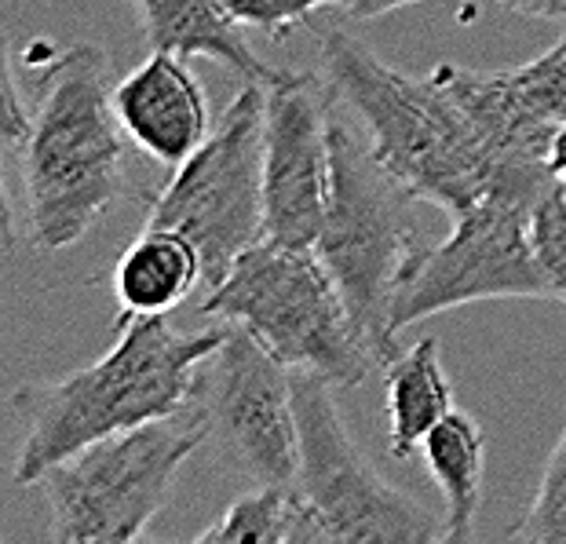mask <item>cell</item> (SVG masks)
<instances>
[{"label":"cell","mask_w":566,"mask_h":544,"mask_svg":"<svg viewBox=\"0 0 566 544\" xmlns=\"http://www.w3.org/2000/svg\"><path fill=\"white\" fill-rule=\"evenodd\" d=\"M227 333L231 322L179 333L168 325V314L128 318L117 322L114 347L88 369L63 380L22 384L11 398L27 428L15 482L33 487L48 468L84 446L179 414L195 395L201 362L227 341Z\"/></svg>","instance_id":"1"},{"label":"cell","mask_w":566,"mask_h":544,"mask_svg":"<svg viewBox=\"0 0 566 544\" xmlns=\"http://www.w3.org/2000/svg\"><path fill=\"white\" fill-rule=\"evenodd\" d=\"M125 139L103 48L74 44L55 55L22 139V212L33 249L77 245L122 198Z\"/></svg>","instance_id":"2"},{"label":"cell","mask_w":566,"mask_h":544,"mask_svg":"<svg viewBox=\"0 0 566 544\" xmlns=\"http://www.w3.org/2000/svg\"><path fill=\"white\" fill-rule=\"evenodd\" d=\"M322 74L366 125L377 161L420 201L461 216L493 195L490 161L464 114L431 77H409L329 27L318 33Z\"/></svg>","instance_id":"3"},{"label":"cell","mask_w":566,"mask_h":544,"mask_svg":"<svg viewBox=\"0 0 566 544\" xmlns=\"http://www.w3.org/2000/svg\"><path fill=\"white\" fill-rule=\"evenodd\" d=\"M209 318L242 325L293 373L355 388L377 366L315 249L263 238L205 296Z\"/></svg>","instance_id":"4"},{"label":"cell","mask_w":566,"mask_h":544,"mask_svg":"<svg viewBox=\"0 0 566 544\" xmlns=\"http://www.w3.org/2000/svg\"><path fill=\"white\" fill-rule=\"evenodd\" d=\"M409 201L413 195L377 161L369 143L333 114V187L315 252L380 366L402 351L391 304L417 252Z\"/></svg>","instance_id":"5"},{"label":"cell","mask_w":566,"mask_h":544,"mask_svg":"<svg viewBox=\"0 0 566 544\" xmlns=\"http://www.w3.org/2000/svg\"><path fill=\"white\" fill-rule=\"evenodd\" d=\"M209 442L195 406L84 446L48 468L38 487L52 508L59 544H128L147 534L168 490L198 446Z\"/></svg>","instance_id":"6"},{"label":"cell","mask_w":566,"mask_h":544,"mask_svg":"<svg viewBox=\"0 0 566 544\" xmlns=\"http://www.w3.org/2000/svg\"><path fill=\"white\" fill-rule=\"evenodd\" d=\"M263 121H268V88L245 81L209 139L184 165L172 168L168 184L150 198L147 223L172 227L195 241L209 289L223 282L242 252L268 238Z\"/></svg>","instance_id":"7"},{"label":"cell","mask_w":566,"mask_h":544,"mask_svg":"<svg viewBox=\"0 0 566 544\" xmlns=\"http://www.w3.org/2000/svg\"><path fill=\"white\" fill-rule=\"evenodd\" d=\"M293 398L300 420L296 487L318 512L329 544L442 541L439 519L424 504L395 490L355 446L333 402L329 380L315 373H293Z\"/></svg>","instance_id":"8"},{"label":"cell","mask_w":566,"mask_h":544,"mask_svg":"<svg viewBox=\"0 0 566 544\" xmlns=\"http://www.w3.org/2000/svg\"><path fill=\"white\" fill-rule=\"evenodd\" d=\"M530 205L483 198L453 216V231L436 249H417L391 304V329L402 333L431 314L479 300H552L530 234Z\"/></svg>","instance_id":"9"},{"label":"cell","mask_w":566,"mask_h":544,"mask_svg":"<svg viewBox=\"0 0 566 544\" xmlns=\"http://www.w3.org/2000/svg\"><path fill=\"white\" fill-rule=\"evenodd\" d=\"M190 406L220 461L256 487H296L300 420L293 369L231 322L227 341L201 362Z\"/></svg>","instance_id":"10"},{"label":"cell","mask_w":566,"mask_h":544,"mask_svg":"<svg viewBox=\"0 0 566 544\" xmlns=\"http://www.w3.org/2000/svg\"><path fill=\"white\" fill-rule=\"evenodd\" d=\"M333 84L285 74L268 84L263 121V227L271 241L315 249L333 187Z\"/></svg>","instance_id":"11"},{"label":"cell","mask_w":566,"mask_h":544,"mask_svg":"<svg viewBox=\"0 0 566 544\" xmlns=\"http://www.w3.org/2000/svg\"><path fill=\"white\" fill-rule=\"evenodd\" d=\"M436 81L464 114L468 128L483 147L493 176L490 198H515L534 205L559 184L552 172L548 154L556 139V121H548L526 100L515 70H468L442 63L436 66Z\"/></svg>","instance_id":"12"},{"label":"cell","mask_w":566,"mask_h":544,"mask_svg":"<svg viewBox=\"0 0 566 544\" xmlns=\"http://www.w3.org/2000/svg\"><path fill=\"white\" fill-rule=\"evenodd\" d=\"M114 111L139 154L179 168L209 139V95L184 55L150 52L132 74L114 81Z\"/></svg>","instance_id":"13"},{"label":"cell","mask_w":566,"mask_h":544,"mask_svg":"<svg viewBox=\"0 0 566 544\" xmlns=\"http://www.w3.org/2000/svg\"><path fill=\"white\" fill-rule=\"evenodd\" d=\"M125 4L136 11L150 52L212 59V63L234 70V77L263 84V88L285 74L252 52L242 22L231 15L223 0H125Z\"/></svg>","instance_id":"14"},{"label":"cell","mask_w":566,"mask_h":544,"mask_svg":"<svg viewBox=\"0 0 566 544\" xmlns=\"http://www.w3.org/2000/svg\"><path fill=\"white\" fill-rule=\"evenodd\" d=\"M205 282L198 245L172 227L147 223L114 268V296L122 318H154L176 311Z\"/></svg>","instance_id":"15"},{"label":"cell","mask_w":566,"mask_h":544,"mask_svg":"<svg viewBox=\"0 0 566 544\" xmlns=\"http://www.w3.org/2000/svg\"><path fill=\"white\" fill-rule=\"evenodd\" d=\"M428 475L442 493V541H468L475 530L479 501H483V468H486V435L479 420L464 409H450L428 431L424 446Z\"/></svg>","instance_id":"16"},{"label":"cell","mask_w":566,"mask_h":544,"mask_svg":"<svg viewBox=\"0 0 566 544\" xmlns=\"http://www.w3.org/2000/svg\"><path fill=\"white\" fill-rule=\"evenodd\" d=\"M388 442L391 457H413L424 446L428 431L450 414L453 388L442 369V351L436 336H424L413 347H402L388 366Z\"/></svg>","instance_id":"17"},{"label":"cell","mask_w":566,"mask_h":544,"mask_svg":"<svg viewBox=\"0 0 566 544\" xmlns=\"http://www.w3.org/2000/svg\"><path fill=\"white\" fill-rule=\"evenodd\" d=\"M201 544H329L318 512L300 487H256L205 526Z\"/></svg>","instance_id":"18"},{"label":"cell","mask_w":566,"mask_h":544,"mask_svg":"<svg viewBox=\"0 0 566 544\" xmlns=\"http://www.w3.org/2000/svg\"><path fill=\"white\" fill-rule=\"evenodd\" d=\"M515 541H556L566 544V428L556 450L548 457L545 475L537 482V493L515 526Z\"/></svg>","instance_id":"19"},{"label":"cell","mask_w":566,"mask_h":544,"mask_svg":"<svg viewBox=\"0 0 566 544\" xmlns=\"http://www.w3.org/2000/svg\"><path fill=\"white\" fill-rule=\"evenodd\" d=\"M530 234H534L537 263L548 278L552 300L566 304V187L556 184L530 212Z\"/></svg>","instance_id":"20"},{"label":"cell","mask_w":566,"mask_h":544,"mask_svg":"<svg viewBox=\"0 0 566 544\" xmlns=\"http://www.w3.org/2000/svg\"><path fill=\"white\" fill-rule=\"evenodd\" d=\"M526 100L537 106L548 121L563 125L566 121V30L556 48H548L545 55H537L534 63L515 70Z\"/></svg>","instance_id":"21"},{"label":"cell","mask_w":566,"mask_h":544,"mask_svg":"<svg viewBox=\"0 0 566 544\" xmlns=\"http://www.w3.org/2000/svg\"><path fill=\"white\" fill-rule=\"evenodd\" d=\"M223 4L231 8V15L242 22V27H256V30L274 33V38H282L285 30L304 27L318 8L325 4L340 8L344 0H223Z\"/></svg>","instance_id":"22"},{"label":"cell","mask_w":566,"mask_h":544,"mask_svg":"<svg viewBox=\"0 0 566 544\" xmlns=\"http://www.w3.org/2000/svg\"><path fill=\"white\" fill-rule=\"evenodd\" d=\"M409 4H424V0H344V15L347 19H380V15H391V11L409 8Z\"/></svg>","instance_id":"23"},{"label":"cell","mask_w":566,"mask_h":544,"mask_svg":"<svg viewBox=\"0 0 566 544\" xmlns=\"http://www.w3.org/2000/svg\"><path fill=\"white\" fill-rule=\"evenodd\" d=\"M559 184L566 187V168H563V172H559Z\"/></svg>","instance_id":"24"}]
</instances>
